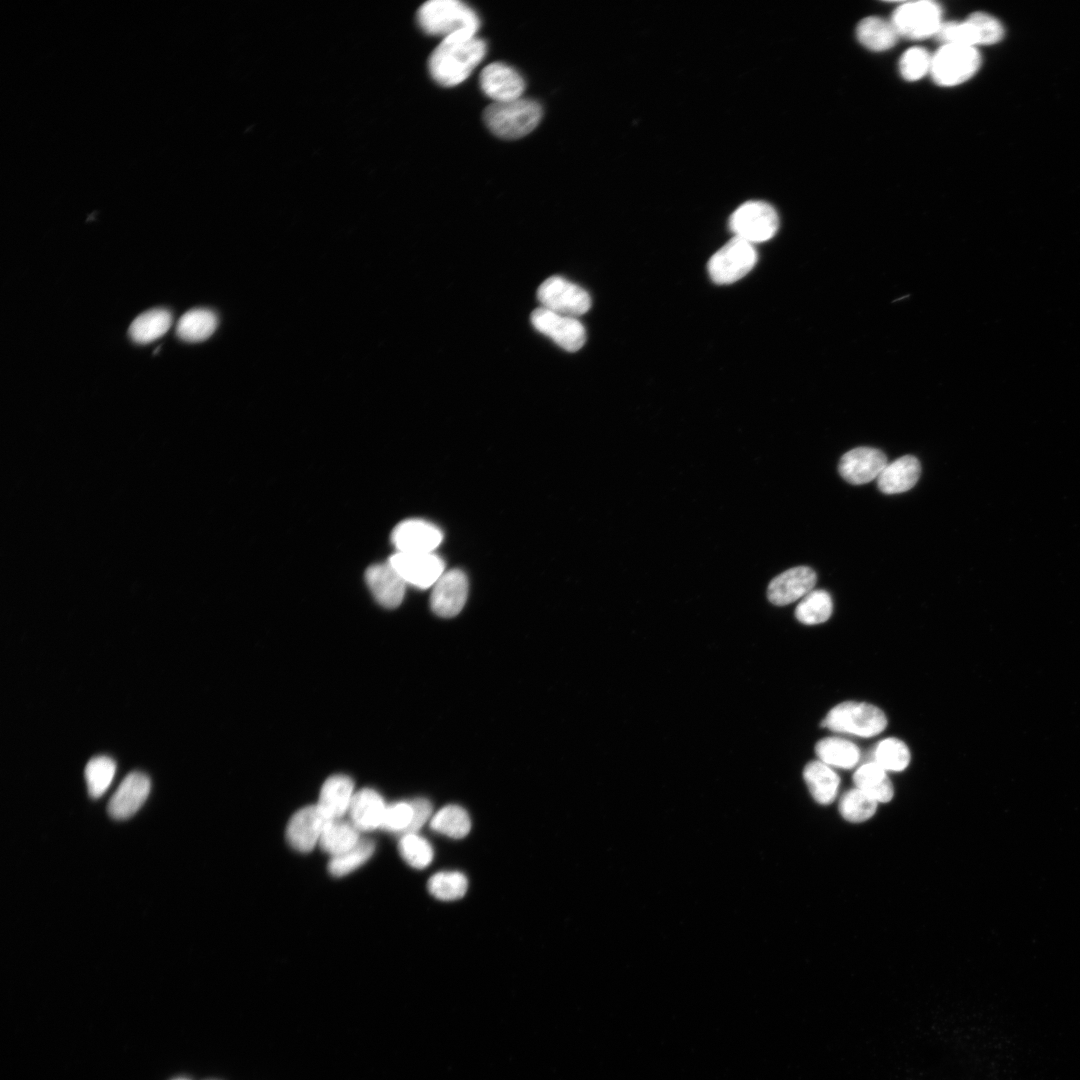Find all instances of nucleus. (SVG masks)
<instances>
[{"instance_id": "5701e85b", "label": "nucleus", "mask_w": 1080, "mask_h": 1080, "mask_svg": "<svg viewBox=\"0 0 1080 1080\" xmlns=\"http://www.w3.org/2000/svg\"><path fill=\"white\" fill-rule=\"evenodd\" d=\"M921 474L919 460L905 455L887 463L877 478V486L884 494H899L913 488Z\"/></svg>"}, {"instance_id": "20e7f679", "label": "nucleus", "mask_w": 1080, "mask_h": 1080, "mask_svg": "<svg viewBox=\"0 0 1080 1080\" xmlns=\"http://www.w3.org/2000/svg\"><path fill=\"white\" fill-rule=\"evenodd\" d=\"M821 726L833 732L868 738L880 734L886 728L887 717L875 705L845 701L827 713Z\"/></svg>"}, {"instance_id": "6ab92c4d", "label": "nucleus", "mask_w": 1080, "mask_h": 1080, "mask_svg": "<svg viewBox=\"0 0 1080 1080\" xmlns=\"http://www.w3.org/2000/svg\"><path fill=\"white\" fill-rule=\"evenodd\" d=\"M151 788L149 777L139 771L128 774L108 803L109 815L123 820L134 815L147 799Z\"/></svg>"}, {"instance_id": "ddd939ff", "label": "nucleus", "mask_w": 1080, "mask_h": 1080, "mask_svg": "<svg viewBox=\"0 0 1080 1080\" xmlns=\"http://www.w3.org/2000/svg\"><path fill=\"white\" fill-rule=\"evenodd\" d=\"M407 585L431 588L445 571L443 560L432 553L396 552L388 560Z\"/></svg>"}, {"instance_id": "79ce46f5", "label": "nucleus", "mask_w": 1080, "mask_h": 1080, "mask_svg": "<svg viewBox=\"0 0 1080 1080\" xmlns=\"http://www.w3.org/2000/svg\"><path fill=\"white\" fill-rule=\"evenodd\" d=\"M177 1080H185V1079H177Z\"/></svg>"}, {"instance_id": "b1692460", "label": "nucleus", "mask_w": 1080, "mask_h": 1080, "mask_svg": "<svg viewBox=\"0 0 1080 1080\" xmlns=\"http://www.w3.org/2000/svg\"><path fill=\"white\" fill-rule=\"evenodd\" d=\"M803 778L817 803L828 805L835 800L840 778L832 767L820 760L811 761L803 769Z\"/></svg>"}, {"instance_id": "6e6552de", "label": "nucleus", "mask_w": 1080, "mask_h": 1080, "mask_svg": "<svg viewBox=\"0 0 1080 1080\" xmlns=\"http://www.w3.org/2000/svg\"><path fill=\"white\" fill-rule=\"evenodd\" d=\"M729 227L735 237L754 245L765 242L776 234L779 217L770 204L764 201H748L733 212Z\"/></svg>"}, {"instance_id": "a878e982", "label": "nucleus", "mask_w": 1080, "mask_h": 1080, "mask_svg": "<svg viewBox=\"0 0 1080 1080\" xmlns=\"http://www.w3.org/2000/svg\"><path fill=\"white\" fill-rule=\"evenodd\" d=\"M853 781L856 788L878 803H887L893 798L894 788L887 771L873 761L861 765L855 771Z\"/></svg>"}, {"instance_id": "ea45409f", "label": "nucleus", "mask_w": 1080, "mask_h": 1080, "mask_svg": "<svg viewBox=\"0 0 1080 1080\" xmlns=\"http://www.w3.org/2000/svg\"><path fill=\"white\" fill-rule=\"evenodd\" d=\"M413 819V806L411 800L398 801L387 805L381 829L404 835Z\"/></svg>"}, {"instance_id": "2eb2a0df", "label": "nucleus", "mask_w": 1080, "mask_h": 1080, "mask_svg": "<svg viewBox=\"0 0 1080 1080\" xmlns=\"http://www.w3.org/2000/svg\"><path fill=\"white\" fill-rule=\"evenodd\" d=\"M887 463V457L881 450L857 447L841 457L838 470L848 483L862 485L877 479Z\"/></svg>"}, {"instance_id": "2f4dec72", "label": "nucleus", "mask_w": 1080, "mask_h": 1080, "mask_svg": "<svg viewBox=\"0 0 1080 1080\" xmlns=\"http://www.w3.org/2000/svg\"><path fill=\"white\" fill-rule=\"evenodd\" d=\"M833 611L830 594L822 589L812 590L799 602L795 617L805 625H816L827 621Z\"/></svg>"}, {"instance_id": "473e14b6", "label": "nucleus", "mask_w": 1080, "mask_h": 1080, "mask_svg": "<svg viewBox=\"0 0 1080 1080\" xmlns=\"http://www.w3.org/2000/svg\"><path fill=\"white\" fill-rule=\"evenodd\" d=\"M910 760L911 754L907 745L894 737L881 740L873 751V762L886 771H903L909 765Z\"/></svg>"}, {"instance_id": "4c0bfd02", "label": "nucleus", "mask_w": 1080, "mask_h": 1080, "mask_svg": "<svg viewBox=\"0 0 1080 1080\" xmlns=\"http://www.w3.org/2000/svg\"><path fill=\"white\" fill-rule=\"evenodd\" d=\"M398 849L403 860L415 869H424L433 860L431 844L417 833L402 835Z\"/></svg>"}, {"instance_id": "4468645a", "label": "nucleus", "mask_w": 1080, "mask_h": 1080, "mask_svg": "<svg viewBox=\"0 0 1080 1080\" xmlns=\"http://www.w3.org/2000/svg\"><path fill=\"white\" fill-rule=\"evenodd\" d=\"M397 552L432 553L440 545L443 533L436 525L422 519H407L392 531Z\"/></svg>"}, {"instance_id": "423d86ee", "label": "nucleus", "mask_w": 1080, "mask_h": 1080, "mask_svg": "<svg viewBox=\"0 0 1080 1080\" xmlns=\"http://www.w3.org/2000/svg\"><path fill=\"white\" fill-rule=\"evenodd\" d=\"M1004 35L1001 23L984 12H975L963 21L944 22L937 37L943 44L974 47L999 42Z\"/></svg>"}, {"instance_id": "dca6fc26", "label": "nucleus", "mask_w": 1080, "mask_h": 1080, "mask_svg": "<svg viewBox=\"0 0 1080 1080\" xmlns=\"http://www.w3.org/2000/svg\"><path fill=\"white\" fill-rule=\"evenodd\" d=\"M816 581L817 576L812 568H790L771 580L767 588L768 600L777 606L788 605L814 590Z\"/></svg>"}, {"instance_id": "58836bf2", "label": "nucleus", "mask_w": 1080, "mask_h": 1080, "mask_svg": "<svg viewBox=\"0 0 1080 1080\" xmlns=\"http://www.w3.org/2000/svg\"><path fill=\"white\" fill-rule=\"evenodd\" d=\"M932 55L921 47L908 49L900 58L899 71L908 81H916L930 74Z\"/></svg>"}, {"instance_id": "393cba45", "label": "nucleus", "mask_w": 1080, "mask_h": 1080, "mask_svg": "<svg viewBox=\"0 0 1080 1080\" xmlns=\"http://www.w3.org/2000/svg\"><path fill=\"white\" fill-rule=\"evenodd\" d=\"M360 840V831L349 820L327 819L318 845L325 853L334 857L351 849Z\"/></svg>"}, {"instance_id": "f3484780", "label": "nucleus", "mask_w": 1080, "mask_h": 1080, "mask_svg": "<svg viewBox=\"0 0 1080 1080\" xmlns=\"http://www.w3.org/2000/svg\"><path fill=\"white\" fill-rule=\"evenodd\" d=\"M480 86L485 95L495 102H508L521 98L525 81L511 66L494 62L481 71Z\"/></svg>"}, {"instance_id": "c756f323", "label": "nucleus", "mask_w": 1080, "mask_h": 1080, "mask_svg": "<svg viewBox=\"0 0 1080 1080\" xmlns=\"http://www.w3.org/2000/svg\"><path fill=\"white\" fill-rule=\"evenodd\" d=\"M216 314L208 309L196 308L183 314L176 332L179 338L187 342H199L209 338L217 327Z\"/></svg>"}, {"instance_id": "e433bc0d", "label": "nucleus", "mask_w": 1080, "mask_h": 1080, "mask_svg": "<svg viewBox=\"0 0 1080 1080\" xmlns=\"http://www.w3.org/2000/svg\"><path fill=\"white\" fill-rule=\"evenodd\" d=\"M115 770V762L108 756H96L90 759L85 767V779L92 798H99L106 792Z\"/></svg>"}, {"instance_id": "72a5a7b5", "label": "nucleus", "mask_w": 1080, "mask_h": 1080, "mask_svg": "<svg viewBox=\"0 0 1080 1080\" xmlns=\"http://www.w3.org/2000/svg\"><path fill=\"white\" fill-rule=\"evenodd\" d=\"M878 802L858 788L846 791L839 801V812L848 822L861 823L870 819Z\"/></svg>"}, {"instance_id": "0eeeda50", "label": "nucleus", "mask_w": 1080, "mask_h": 1080, "mask_svg": "<svg viewBox=\"0 0 1080 1080\" xmlns=\"http://www.w3.org/2000/svg\"><path fill=\"white\" fill-rule=\"evenodd\" d=\"M757 258L753 244L734 236L711 256L707 270L716 284H731L748 274Z\"/></svg>"}, {"instance_id": "f8f14e48", "label": "nucleus", "mask_w": 1080, "mask_h": 1080, "mask_svg": "<svg viewBox=\"0 0 1080 1080\" xmlns=\"http://www.w3.org/2000/svg\"><path fill=\"white\" fill-rule=\"evenodd\" d=\"M430 608L442 618L457 616L465 606L469 583L460 569L445 570L431 587Z\"/></svg>"}, {"instance_id": "cd10ccee", "label": "nucleus", "mask_w": 1080, "mask_h": 1080, "mask_svg": "<svg viewBox=\"0 0 1080 1080\" xmlns=\"http://www.w3.org/2000/svg\"><path fill=\"white\" fill-rule=\"evenodd\" d=\"M818 760L830 767L850 769L860 759V750L853 742L840 737H826L815 745Z\"/></svg>"}, {"instance_id": "aec40b11", "label": "nucleus", "mask_w": 1080, "mask_h": 1080, "mask_svg": "<svg viewBox=\"0 0 1080 1080\" xmlns=\"http://www.w3.org/2000/svg\"><path fill=\"white\" fill-rule=\"evenodd\" d=\"M326 820L316 804L296 811L286 828V839L289 845L302 853L313 850L319 844Z\"/></svg>"}, {"instance_id": "f03ea898", "label": "nucleus", "mask_w": 1080, "mask_h": 1080, "mask_svg": "<svg viewBox=\"0 0 1080 1080\" xmlns=\"http://www.w3.org/2000/svg\"><path fill=\"white\" fill-rule=\"evenodd\" d=\"M541 105L532 99L518 98L508 102H494L483 113L489 130L503 139L521 138L533 131L541 121Z\"/></svg>"}, {"instance_id": "39448f33", "label": "nucleus", "mask_w": 1080, "mask_h": 1080, "mask_svg": "<svg viewBox=\"0 0 1080 1080\" xmlns=\"http://www.w3.org/2000/svg\"><path fill=\"white\" fill-rule=\"evenodd\" d=\"M980 65L981 57L976 48L943 44L932 55L930 75L936 84L952 87L973 77Z\"/></svg>"}, {"instance_id": "7c9ffc66", "label": "nucleus", "mask_w": 1080, "mask_h": 1080, "mask_svg": "<svg viewBox=\"0 0 1080 1080\" xmlns=\"http://www.w3.org/2000/svg\"><path fill=\"white\" fill-rule=\"evenodd\" d=\"M434 831L453 839L465 837L471 829V820L461 806L450 804L442 807L430 819Z\"/></svg>"}, {"instance_id": "9b49d317", "label": "nucleus", "mask_w": 1080, "mask_h": 1080, "mask_svg": "<svg viewBox=\"0 0 1080 1080\" xmlns=\"http://www.w3.org/2000/svg\"><path fill=\"white\" fill-rule=\"evenodd\" d=\"M531 323L536 330L550 337L566 351L575 352L586 341L585 328L575 317L540 307L531 313Z\"/></svg>"}, {"instance_id": "1a4fd4ad", "label": "nucleus", "mask_w": 1080, "mask_h": 1080, "mask_svg": "<svg viewBox=\"0 0 1080 1080\" xmlns=\"http://www.w3.org/2000/svg\"><path fill=\"white\" fill-rule=\"evenodd\" d=\"M891 22L900 37L924 39L937 35L943 24L942 9L928 0L905 2L895 9Z\"/></svg>"}, {"instance_id": "c85d7f7f", "label": "nucleus", "mask_w": 1080, "mask_h": 1080, "mask_svg": "<svg viewBox=\"0 0 1080 1080\" xmlns=\"http://www.w3.org/2000/svg\"><path fill=\"white\" fill-rule=\"evenodd\" d=\"M172 316L166 309H151L138 315L129 327L131 339L140 344L149 343L167 332Z\"/></svg>"}, {"instance_id": "a19ab883", "label": "nucleus", "mask_w": 1080, "mask_h": 1080, "mask_svg": "<svg viewBox=\"0 0 1080 1080\" xmlns=\"http://www.w3.org/2000/svg\"><path fill=\"white\" fill-rule=\"evenodd\" d=\"M413 806L412 823L405 834L417 833L418 830L432 818V804L428 799L415 798L411 800Z\"/></svg>"}, {"instance_id": "a211bd4d", "label": "nucleus", "mask_w": 1080, "mask_h": 1080, "mask_svg": "<svg viewBox=\"0 0 1080 1080\" xmlns=\"http://www.w3.org/2000/svg\"><path fill=\"white\" fill-rule=\"evenodd\" d=\"M365 581L382 607L393 609L402 603L407 584L389 561L368 567Z\"/></svg>"}, {"instance_id": "4be33fe9", "label": "nucleus", "mask_w": 1080, "mask_h": 1080, "mask_svg": "<svg viewBox=\"0 0 1080 1080\" xmlns=\"http://www.w3.org/2000/svg\"><path fill=\"white\" fill-rule=\"evenodd\" d=\"M387 804L374 789L363 788L355 792L348 816L349 821L361 832L380 828Z\"/></svg>"}, {"instance_id": "7ed1b4c3", "label": "nucleus", "mask_w": 1080, "mask_h": 1080, "mask_svg": "<svg viewBox=\"0 0 1080 1080\" xmlns=\"http://www.w3.org/2000/svg\"><path fill=\"white\" fill-rule=\"evenodd\" d=\"M417 20L426 33L445 37L464 30L477 32L480 26L476 12L458 0L425 2L418 9Z\"/></svg>"}, {"instance_id": "9d476101", "label": "nucleus", "mask_w": 1080, "mask_h": 1080, "mask_svg": "<svg viewBox=\"0 0 1080 1080\" xmlns=\"http://www.w3.org/2000/svg\"><path fill=\"white\" fill-rule=\"evenodd\" d=\"M542 307L555 313L577 317L591 307L588 292L560 276H552L542 282L537 290Z\"/></svg>"}, {"instance_id": "f257e3e1", "label": "nucleus", "mask_w": 1080, "mask_h": 1080, "mask_svg": "<svg viewBox=\"0 0 1080 1080\" xmlns=\"http://www.w3.org/2000/svg\"><path fill=\"white\" fill-rule=\"evenodd\" d=\"M486 43L476 32L464 30L444 38L428 60L432 78L444 87L465 81L483 60Z\"/></svg>"}, {"instance_id": "bb28decb", "label": "nucleus", "mask_w": 1080, "mask_h": 1080, "mask_svg": "<svg viewBox=\"0 0 1080 1080\" xmlns=\"http://www.w3.org/2000/svg\"><path fill=\"white\" fill-rule=\"evenodd\" d=\"M859 42L872 51L892 48L900 37L891 20L870 16L861 20L856 29Z\"/></svg>"}, {"instance_id": "c9c22d12", "label": "nucleus", "mask_w": 1080, "mask_h": 1080, "mask_svg": "<svg viewBox=\"0 0 1080 1080\" xmlns=\"http://www.w3.org/2000/svg\"><path fill=\"white\" fill-rule=\"evenodd\" d=\"M427 888L429 893L439 900L454 901L465 895L468 881L461 872L442 871L429 879Z\"/></svg>"}, {"instance_id": "f704fd0d", "label": "nucleus", "mask_w": 1080, "mask_h": 1080, "mask_svg": "<svg viewBox=\"0 0 1080 1080\" xmlns=\"http://www.w3.org/2000/svg\"><path fill=\"white\" fill-rule=\"evenodd\" d=\"M375 844L369 839H361L354 847L346 852L331 857L328 870L335 877L345 876L361 865L373 855Z\"/></svg>"}, {"instance_id": "412c9836", "label": "nucleus", "mask_w": 1080, "mask_h": 1080, "mask_svg": "<svg viewBox=\"0 0 1080 1080\" xmlns=\"http://www.w3.org/2000/svg\"><path fill=\"white\" fill-rule=\"evenodd\" d=\"M354 795L353 780L345 774H334L324 781L316 805L326 819H340L348 814Z\"/></svg>"}]
</instances>
